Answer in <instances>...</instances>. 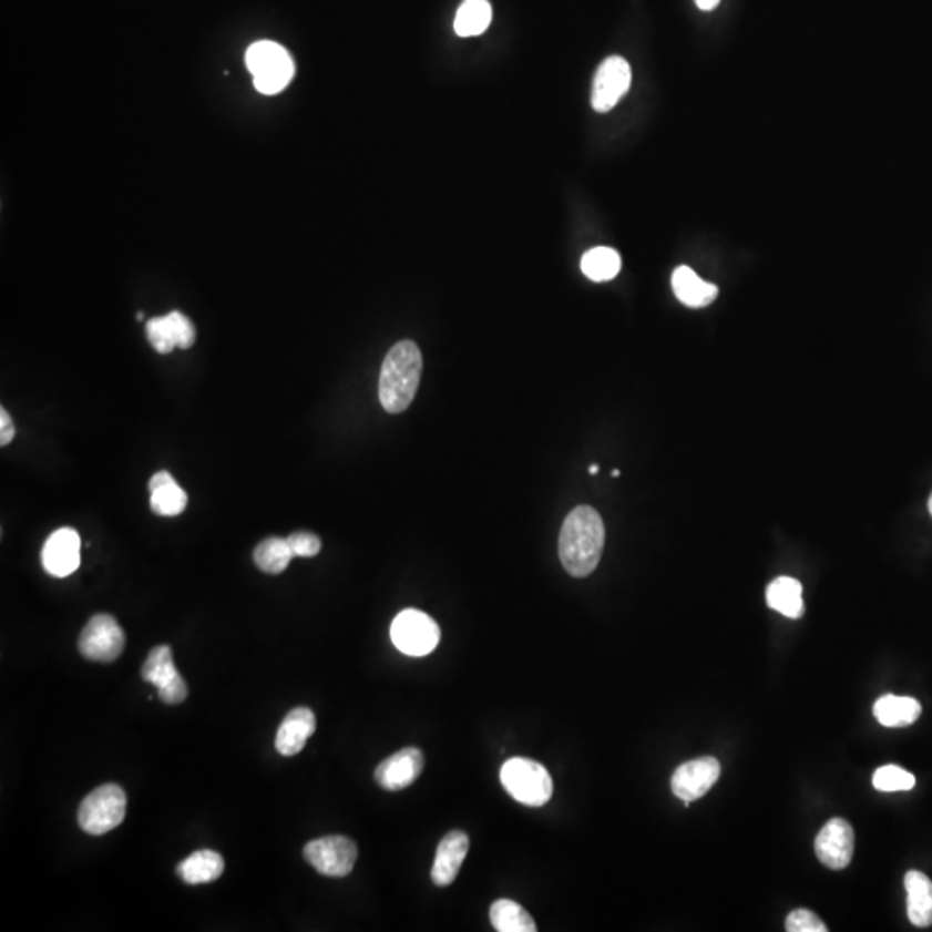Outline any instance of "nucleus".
<instances>
[{"instance_id":"nucleus-1","label":"nucleus","mask_w":932,"mask_h":932,"mask_svg":"<svg viewBox=\"0 0 932 932\" xmlns=\"http://www.w3.org/2000/svg\"><path fill=\"white\" fill-rule=\"evenodd\" d=\"M605 550V523L594 508L577 506L570 511L559 539L562 565L572 577H590Z\"/></svg>"},{"instance_id":"nucleus-2","label":"nucleus","mask_w":932,"mask_h":932,"mask_svg":"<svg viewBox=\"0 0 932 932\" xmlns=\"http://www.w3.org/2000/svg\"><path fill=\"white\" fill-rule=\"evenodd\" d=\"M423 358L413 340H401L392 346L380 370L379 398L383 410L390 414L410 408L422 380Z\"/></svg>"},{"instance_id":"nucleus-3","label":"nucleus","mask_w":932,"mask_h":932,"mask_svg":"<svg viewBox=\"0 0 932 932\" xmlns=\"http://www.w3.org/2000/svg\"><path fill=\"white\" fill-rule=\"evenodd\" d=\"M247 70L253 74V82L256 90L262 94L275 95L293 80L294 61L287 49L278 43L262 40L247 49Z\"/></svg>"},{"instance_id":"nucleus-4","label":"nucleus","mask_w":932,"mask_h":932,"mask_svg":"<svg viewBox=\"0 0 932 932\" xmlns=\"http://www.w3.org/2000/svg\"><path fill=\"white\" fill-rule=\"evenodd\" d=\"M501 785L525 807H543L553 796V779L543 765L529 758H511L501 767Z\"/></svg>"},{"instance_id":"nucleus-5","label":"nucleus","mask_w":932,"mask_h":932,"mask_svg":"<svg viewBox=\"0 0 932 932\" xmlns=\"http://www.w3.org/2000/svg\"><path fill=\"white\" fill-rule=\"evenodd\" d=\"M126 795L117 785L99 786L79 808V823L86 834L102 836L125 820Z\"/></svg>"},{"instance_id":"nucleus-6","label":"nucleus","mask_w":932,"mask_h":932,"mask_svg":"<svg viewBox=\"0 0 932 932\" xmlns=\"http://www.w3.org/2000/svg\"><path fill=\"white\" fill-rule=\"evenodd\" d=\"M390 639L399 652L420 658L438 648L441 628L432 616L420 610L408 608L399 613L390 625Z\"/></svg>"},{"instance_id":"nucleus-7","label":"nucleus","mask_w":932,"mask_h":932,"mask_svg":"<svg viewBox=\"0 0 932 932\" xmlns=\"http://www.w3.org/2000/svg\"><path fill=\"white\" fill-rule=\"evenodd\" d=\"M126 637L122 625L106 613L92 616L80 634L79 649L82 656L99 664H113L125 649Z\"/></svg>"},{"instance_id":"nucleus-8","label":"nucleus","mask_w":932,"mask_h":932,"mask_svg":"<svg viewBox=\"0 0 932 932\" xmlns=\"http://www.w3.org/2000/svg\"><path fill=\"white\" fill-rule=\"evenodd\" d=\"M305 859L320 874L346 878L355 869L358 848L352 839L344 836H325L306 844Z\"/></svg>"},{"instance_id":"nucleus-9","label":"nucleus","mask_w":932,"mask_h":932,"mask_svg":"<svg viewBox=\"0 0 932 932\" xmlns=\"http://www.w3.org/2000/svg\"><path fill=\"white\" fill-rule=\"evenodd\" d=\"M142 679L153 684L157 689V696L166 705H180L188 696V687L184 677L176 670L173 662V653L170 646H156L148 653L142 665Z\"/></svg>"},{"instance_id":"nucleus-10","label":"nucleus","mask_w":932,"mask_h":932,"mask_svg":"<svg viewBox=\"0 0 932 932\" xmlns=\"http://www.w3.org/2000/svg\"><path fill=\"white\" fill-rule=\"evenodd\" d=\"M633 83V71L621 55L605 59L597 68L593 83V107L597 113H608L627 94Z\"/></svg>"},{"instance_id":"nucleus-11","label":"nucleus","mask_w":932,"mask_h":932,"mask_svg":"<svg viewBox=\"0 0 932 932\" xmlns=\"http://www.w3.org/2000/svg\"><path fill=\"white\" fill-rule=\"evenodd\" d=\"M718 779L720 764L717 758H698L680 765L679 769L675 770L672 776V791L684 805H689L710 791Z\"/></svg>"},{"instance_id":"nucleus-12","label":"nucleus","mask_w":932,"mask_h":932,"mask_svg":"<svg viewBox=\"0 0 932 932\" xmlns=\"http://www.w3.org/2000/svg\"><path fill=\"white\" fill-rule=\"evenodd\" d=\"M145 336L160 355H170L175 348L194 346L195 327L184 313L172 311L166 317L151 318L145 324Z\"/></svg>"},{"instance_id":"nucleus-13","label":"nucleus","mask_w":932,"mask_h":932,"mask_svg":"<svg viewBox=\"0 0 932 932\" xmlns=\"http://www.w3.org/2000/svg\"><path fill=\"white\" fill-rule=\"evenodd\" d=\"M816 851L820 862L832 870L850 866L854 851V832L844 819H832L822 827L816 839Z\"/></svg>"},{"instance_id":"nucleus-14","label":"nucleus","mask_w":932,"mask_h":932,"mask_svg":"<svg viewBox=\"0 0 932 932\" xmlns=\"http://www.w3.org/2000/svg\"><path fill=\"white\" fill-rule=\"evenodd\" d=\"M423 754L418 748H404L383 760L375 770V780L386 791L410 788L422 774Z\"/></svg>"},{"instance_id":"nucleus-15","label":"nucleus","mask_w":932,"mask_h":932,"mask_svg":"<svg viewBox=\"0 0 932 932\" xmlns=\"http://www.w3.org/2000/svg\"><path fill=\"white\" fill-rule=\"evenodd\" d=\"M43 569L52 577H68L80 566V535L64 528L49 535L42 550Z\"/></svg>"},{"instance_id":"nucleus-16","label":"nucleus","mask_w":932,"mask_h":932,"mask_svg":"<svg viewBox=\"0 0 932 932\" xmlns=\"http://www.w3.org/2000/svg\"><path fill=\"white\" fill-rule=\"evenodd\" d=\"M470 839L463 831H451L442 838L436 851L432 867L433 884L449 885L457 881L467 854H469Z\"/></svg>"},{"instance_id":"nucleus-17","label":"nucleus","mask_w":932,"mask_h":932,"mask_svg":"<svg viewBox=\"0 0 932 932\" xmlns=\"http://www.w3.org/2000/svg\"><path fill=\"white\" fill-rule=\"evenodd\" d=\"M315 730H317L315 714L306 706L294 708L278 727L275 748L284 757H294L303 751Z\"/></svg>"},{"instance_id":"nucleus-18","label":"nucleus","mask_w":932,"mask_h":932,"mask_svg":"<svg viewBox=\"0 0 932 932\" xmlns=\"http://www.w3.org/2000/svg\"><path fill=\"white\" fill-rule=\"evenodd\" d=\"M148 492H151L148 504L156 515L178 516L187 508V492L176 484L172 473L166 472V470H161V472L151 477Z\"/></svg>"},{"instance_id":"nucleus-19","label":"nucleus","mask_w":932,"mask_h":932,"mask_svg":"<svg viewBox=\"0 0 932 932\" xmlns=\"http://www.w3.org/2000/svg\"><path fill=\"white\" fill-rule=\"evenodd\" d=\"M672 289L677 299L689 308L710 306L718 296L717 285L701 280L689 266H679L672 274Z\"/></svg>"},{"instance_id":"nucleus-20","label":"nucleus","mask_w":932,"mask_h":932,"mask_svg":"<svg viewBox=\"0 0 932 932\" xmlns=\"http://www.w3.org/2000/svg\"><path fill=\"white\" fill-rule=\"evenodd\" d=\"M907 912L909 921L916 928L932 925V881L919 870H909L905 875Z\"/></svg>"},{"instance_id":"nucleus-21","label":"nucleus","mask_w":932,"mask_h":932,"mask_svg":"<svg viewBox=\"0 0 932 932\" xmlns=\"http://www.w3.org/2000/svg\"><path fill=\"white\" fill-rule=\"evenodd\" d=\"M921 714V703L909 696L885 695L874 705V715L879 724L890 729L912 726L919 720Z\"/></svg>"},{"instance_id":"nucleus-22","label":"nucleus","mask_w":932,"mask_h":932,"mask_svg":"<svg viewBox=\"0 0 932 932\" xmlns=\"http://www.w3.org/2000/svg\"><path fill=\"white\" fill-rule=\"evenodd\" d=\"M223 870H225V862L222 854L212 850H201L192 853L184 862H180L176 874L187 884L197 885L222 878Z\"/></svg>"},{"instance_id":"nucleus-23","label":"nucleus","mask_w":932,"mask_h":932,"mask_svg":"<svg viewBox=\"0 0 932 932\" xmlns=\"http://www.w3.org/2000/svg\"><path fill=\"white\" fill-rule=\"evenodd\" d=\"M767 605L788 618H801L805 613L803 585L791 577H777L767 587Z\"/></svg>"},{"instance_id":"nucleus-24","label":"nucleus","mask_w":932,"mask_h":932,"mask_svg":"<svg viewBox=\"0 0 932 932\" xmlns=\"http://www.w3.org/2000/svg\"><path fill=\"white\" fill-rule=\"evenodd\" d=\"M489 915H491L492 925H494L498 932L537 931V925H535L531 913L523 909L522 905H519L516 901L506 900V898L494 901Z\"/></svg>"},{"instance_id":"nucleus-25","label":"nucleus","mask_w":932,"mask_h":932,"mask_svg":"<svg viewBox=\"0 0 932 932\" xmlns=\"http://www.w3.org/2000/svg\"><path fill=\"white\" fill-rule=\"evenodd\" d=\"M492 21L489 0H463L454 20V32L460 37H477L488 30Z\"/></svg>"},{"instance_id":"nucleus-26","label":"nucleus","mask_w":932,"mask_h":932,"mask_svg":"<svg viewBox=\"0 0 932 932\" xmlns=\"http://www.w3.org/2000/svg\"><path fill=\"white\" fill-rule=\"evenodd\" d=\"M582 274L593 281L613 280L621 274V254L612 247H594L584 254L581 262Z\"/></svg>"},{"instance_id":"nucleus-27","label":"nucleus","mask_w":932,"mask_h":932,"mask_svg":"<svg viewBox=\"0 0 932 932\" xmlns=\"http://www.w3.org/2000/svg\"><path fill=\"white\" fill-rule=\"evenodd\" d=\"M294 559L287 539L268 537L254 550V563L262 572L269 575H278L287 570L290 560Z\"/></svg>"},{"instance_id":"nucleus-28","label":"nucleus","mask_w":932,"mask_h":932,"mask_svg":"<svg viewBox=\"0 0 932 932\" xmlns=\"http://www.w3.org/2000/svg\"><path fill=\"white\" fill-rule=\"evenodd\" d=\"M872 785L882 792L910 791L915 786V777L898 765H884L875 770Z\"/></svg>"},{"instance_id":"nucleus-29","label":"nucleus","mask_w":932,"mask_h":932,"mask_svg":"<svg viewBox=\"0 0 932 932\" xmlns=\"http://www.w3.org/2000/svg\"><path fill=\"white\" fill-rule=\"evenodd\" d=\"M786 931L789 932H826L827 925L810 910H795L786 919Z\"/></svg>"},{"instance_id":"nucleus-30","label":"nucleus","mask_w":932,"mask_h":932,"mask_svg":"<svg viewBox=\"0 0 932 932\" xmlns=\"http://www.w3.org/2000/svg\"><path fill=\"white\" fill-rule=\"evenodd\" d=\"M287 543H289L294 556H299V559H313L321 550L320 537L311 534V532H294L293 535L287 537Z\"/></svg>"},{"instance_id":"nucleus-31","label":"nucleus","mask_w":932,"mask_h":932,"mask_svg":"<svg viewBox=\"0 0 932 932\" xmlns=\"http://www.w3.org/2000/svg\"><path fill=\"white\" fill-rule=\"evenodd\" d=\"M14 436H17V427L12 422L11 414L4 408H0V445L6 448V445L11 444Z\"/></svg>"},{"instance_id":"nucleus-32","label":"nucleus","mask_w":932,"mask_h":932,"mask_svg":"<svg viewBox=\"0 0 932 932\" xmlns=\"http://www.w3.org/2000/svg\"><path fill=\"white\" fill-rule=\"evenodd\" d=\"M718 4H720V0H696V6H698L701 11H714Z\"/></svg>"},{"instance_id":"nucleus-33","label":"nucleus","mask_w":932,"mask_h":932,"mask_svg":"<svg viewBox=\"0 0 932 932\" xmlns=\"http://www.w3.org/2000/svg\"><path fill=\"white\" fill-rule=\"evenodd\" d=\"M597 472H600V469H597V464H591V469H590L591 475H596Z\"/></svg>"},{"instance_id":"nucleus-34","label":"nucleus","mask_w":932,"mask_h":932,"mask_svg":"<svg viewBox=\"0 0 932 932\" xmlns=\"http://www.w3.org/2000/svg\"><path fill=\"white\" fill-rule=\"evenodd\" d=\"M929 513L932 515V494L931 498H929Z\"/></svg>"},{"instance_id":"nucleus-35","label":"nucleus","mask_w":932,"mask_h":932,"mask_svg":"<svg viewBox=\"0 0 932 932\" xmlns=\"http://www.w3.org/2000/svg\"><path fill=\"white\" fill-rule=\"evenodd\" d=\"M612 475L613 477H618V475H621V472H618V470H613Z\"/></svg>"}]
</instances>
